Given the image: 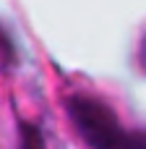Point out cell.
<instances>
[{"instance_id":"obj_1","label":"cell","mask_w":146,"mask_h":149,"mask_svg":"<svg viewBox=\"0 0 146 149\" xmlns=\"http://www.w3.org/2000/svg\"><path fill=\"white\" fill-rule=\"evenodd\" d=\"M65 110L78 131V136L91 149H112L120 136V123L112 107L89 94H73L65 100Z\"/></svg>"},{"instance_id":"obj_3","label":"cell","mask_w":146,"mask_h":149,"mask_svg":"<svg viewBox=\"0 0 146 149\" xmlns=\"http://www.w3.org/2000/svg\"><path fill=\"white\" fill-rule=\"evenodd\" d=\"M112 149H146V131H120Z\"/></svg>"},{"instance_id":"obj_2","label":"cell","mask_w":146,"mask_h":149,"mask_svg":"<svg viewBox=\"0 0 146 149\" xmlns=\"http://www.w3.org/2000/svg\"><path fill=\"white\" fill-rule=\"evenodd\" d=\"M18 134H21V149H44V136L34 123L24 120L18 126Z\"/></svg>"},{"instance_id":"obj_4","label":"cell","mask_w":146,"mask_h":149,"mask_svg":"<svg viewBox=\"0 0 146 149\" xmlns=\"http://www.w3.org/2000/svg\"><path fill=\"white\" fill-rule=\"evenodd\" d=\"M138 63H141V68L146 71V37H144V42H141V50H138Z\"/></svg>"}]
</instances>
